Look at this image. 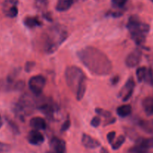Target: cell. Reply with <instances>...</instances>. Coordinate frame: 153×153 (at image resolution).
<instances>
[{
    "mask_svg": "<svg viewBox=\"0 0 153 153\" xmlns=\"http://www.w3.org/2000/svg\"><path fill=\"white\" fill-rule=\"evenodd\" d=\"M7 123H8L9 126L10 127V128H11V130L13 131V132L14 133V134H19V128H18L17 126H16L13 121L7 120Z\"/></svg>",
    "mask_w": 153,
    "mask_h": 153,
    "instance_id": "obj_28",
    "label": "cell"
},
{
    "mask_svg": "<svg viewBox=\"0 0 153 153\" xmlns=\"http://www.w3.org/2000/svg\"><path fill=\"white\" fill-rule=\"evenodd\" d=\"M115 137H116V132L115 131H110L107 134V140L110 144H112L114 141Z\"/></svg>",
    "mask_w": 153,
    "mask_h": 153,
    "instance_id": "obj_30",
    "label": "cell"
},
{
    "mask_svg": "<svg viewBox=\"0 0 153 153\" xmlns=\"http://www.w3.org/2000/svg\"><path fill=\"white\" fill-rule=\"evenodd\" d=\"M27 140L30 144L37 146V145L43 143L45 139L44 136L39 130L33 129L28 132V136H27Z\"/></svg>",
    "mask_w": 153,
    "mask_h": 153,
    "instance_id": "obj_11",
    "label": "cell"
},
{
    "mask_svg": "<svg viewBox=\"0 0 153 153\" xmlns=\"http://www.w3.org/2000/svg\"><path fill=\"white\" fill-rule=\"evenodd\" d=\"M95 111L97 114H99L101 117H103L106 118V119H109L110 117H111V113L109 111L105 110V109L101 108H97L95 109Z\"/></svg>",
    "mask_w": 153,
    "mask_h": 153,
    "instance_id": "obj_24",
    "label": "cell"
},
{
    "mask_svg": "<svg viewBox=\"0 0 153 153\" xmlns=\"http://www.w3.org/2000/svg\"><path fill=\"white\" fill-rule=\"evenodd\" d=\"M65 80L68 88L76 94L79 85L87 80V76L83 70L77 66H69L65 70Z\"/></svg>",
    "mask_w": 153,
    "mask_h": 153,
    "instance_id": "obj_4",
    "label": "cell"
},
{
    "mask_svg": "<svg viewBox=\"0 0 153 153\" xmlns=\"http://www.w3.org/2000/svg\"><path fill=\"white\" fill-rule=\"evenodd\" d=\"M24 24L26 27L30 28H34V27L40 26L42 25V22L40 19L36 16H26L23 20Z\"/></svg>",
    "mask_w": 153,
    "mask_h": 153,
    "instance_id": "obj_17",
    "label": "cell"
},
{
    "mask_svg": "<svg viewBox=\"0 0 153 153\" xmlns=\"http://www.w3.org/2000/svg\"><path fill=\"white\" fill-rule=\"evenodd\" d=\"M73 2V0H58L55 5V9L58 12L67 11L72 7Z\"/></svg>",
    "mask_w": 153,
    "mask_h": 153,
    "instance_id": "obj_15",
    "label": "cell"
},
{
    "mask_svg": "<svg viewBox=\"0 0 153 153\" xmlns=\"http://www.w3.org/2000/svg\"><path fill=\"white\" fill-rule=\"evenodd\" d=\"M150 1H152V2H153V0H150Z\"/></svg>",
    "mask_w": 153,
    "mask_h": 153,
    "instance_id": "obj_36",
    "label": "cell"
},
{
    "mask_svg": "<svg viewBox=\"0 0 153 153\" xmlns=\"http://www.w3.org/2000/svg\"><path fill=\"white\" fill-rule=\"evenodd\" d=\"M34 66H35V63L34 61H28L25 65V70L27 73H28V72L31 71V70L34 68Z\"/></svg>",
    "mask_w": 153,
    "mask_h": 153,
    "instance_id": "obj_31",
    "label": "cell"
},
{
    "mask_svg": "<svg viewBox=\"0 0 153 153\" xmlns=\"http://www.w3.org/2000/svg\"><path fill=\"white\" fill-rule=\"evenodd\" d=\"M48 153H50V152H48Z\"/></svg>",
    "mask_w": 153,
    "mask_h": 153,
    "instance_id": "obj_38",
    "label": "cell"
},
{
    "mask_svg": "<svg viewBox=\"0 0 153 153\" xmlns=\"http://www.w3.org/2000/svg\"><path fill=\"white\" fill-rule=\"evenodd\" d=\"M2 125H3L2 120H1V115H0V128H1V127L2 126Z\"/></svg>",
    "mask_w": 153,
    "mask_h": 153,
    "instance_id": "obj_35",
    "label": "cell"
},
{
    "mask_svg": "<svg viewBox=\"0 0 153 153\" xmlns=\"http://www.w3.org/2000/svg\"><path fill=\"white\" fill-rule=\"evenodd\" d=\"M35 106H37L36 102L30 96L24 95L15 105L14 112L17 117L24 118L32 113Z\"/></svg>",
    "mask_w": 153,
    "mask_h": 153,
    "instance_id": "obj_5",
    "label": "cell"
},
{
    "mask_svg": "<svg viewBox=\"0 0 153 153\" xmlns=\"http://www.w3.org/2000/svg\"><path fill=\"white\" fill-rule=\"evenodd\" d=\"M70 125H71V122H70V120L68 118V119H67L65 121H64L63 125L61 126V131H67V130L70 128Z\"/></svg>",
    "mask_w": 153,
    "mask_h": 153,
    "instance_id": "obj_29",
    "label": "cell"
},
{
    "mask_svg": "<svg viewBox=\"0 0 153 153\" xmlns=\"http://www.w3.org/2000/svg\"><path fill=\"white\" fill-rule=\"evenodd\" d=\"M79 59L83 65L96 76H107L112 72L113 65L108 57L100 49L86 46L77 52Z\"/></svg>",
    "mask_w": 153,
    "mask_h": 153,
    "instance_id": "obj_1",
    "label": "cell"
},
{
    "mask_svg": "<svg viewBox=\"0 0 153 153\" xmlns=\"http://www.w3.org/2000/svg\"><path fill=\"white\" fill-rule=\"evenodd\" d=\"M100 123H101V119H100V117H94L91 121V125L95 128L98 127L100 125Z\"/></svg>",
    "mask_w": 153,
    "mask_h": 153,
    "instance_id": "obj_27",
    "label": "cell"
},
{
    "mask_svg": "<svg viewBox=\"0 0 153 153\" xmlns=\"http://www.w3.org/2000/svg\"><path fill=\"white\" fill-rule=\"evenodd\" d=\"M144 81L146 82V83H149L150 84V85H152L153 84V73L152 70H150V69L148 70Z\"/></svg>",
    "mask_w": 153,
    "mask_h": 153,
    "instance_id": "obj_26",
    "label": "cell"
},
{
    "mask_svg": "<svg viewBox=\"0 0 153 153\" xmlns=\"http://www.w3.org/2000/svg\"><path fill=\"white\" fill-rule=\"evenodd\" d=\"M136 143H138L146 147V149H149L153 148V137H149V138H139L137 140Z\"/></svg>",
    "mask_w": 153,
    "mask_h": 153,
    "instance_id": "obj_20",
    "label": "cell"
},
{
    "mask_svg": "<svg viewBox=\"0 0 153 153\" xmlns=\"http://www.w3.org/2000/svg\"><path fill=\"white\" fill-rule=\"evenodd\" d=\"M100 153H109V152L106 148L102 147L101 149H100Z\"/></svg>",
    "mask_w": 153,
    "mask_h": 153,
    "instance_id": "obj_34",
    "label": "cell"
},
{
    "mask_svg": "<svg viewBox=\"0 0 153 153\" xmlns=\"http://www.w3.org/2000/svg\"><path fill=\"white\" fill-rule=\"evenodd\" d=\"M132 112V108L130 105L125 104L123 105L119 106L117 108V114L120 117H126L129 116Z\"/></svg>",
    "mask_w": 153,
    "mask_h": 153,
    "instance_id": "obj_16",
    "label": "cell"
},
{
    "mask_svg": "<svg viewBox=\"0 0 153 153\" xmlns=\"http://www.w3.org/2000/svg\"><path fill=\"white\" fill-rule=\"evenodd\" d=\"M141 57V51H140L139 49H134L132 52H130L126 58V65L129 68H134V67H137L139 63L140 62Z\"/></svg>",
    "mask_w": 153,
    "mask_h": 153,
    "instance_id": "obj_9",
    "label": "cell"
},
{
    "mask_svg": "<svg viewBox=\"0 0 153 153\" xmlns=\"http://www.w3.org/2000/svg\"><path fill=\"white\" fill-rule=\"evenodd\" d=\"M0 153H3V152H0Z\"/></svg>",
    "mask_w": 153,
    "mask_h": 153,
    "instance_id": "obj_37",
    "label": "cell"
},
{
    "mask_svg": "<svg viewBox=\"0 0 153 153\" xmlns=\"http://www.w3.org/2000/svg\"><path fill=\"white\" fill-rule=\"evenodd\" d=\"M50 153H67L66 142L58 137H53L49 142Z\"/></svg>",
    "mask_w": 153,
    "mask_h": 153,
    "instance_id": "obj_8",
    "label": "cell"
},
{
    "mask_svg": "<svg viewBox=\"0 0 153 153\" xmlns=\"http://www.w3.org/2000/svg\"><path fill=\"white\" fill-rule=\"evenodd\" d=\"M67 31L61 27H52L42 37V48L45 53L52 54L67 38Z\"/></svg>",
    "mask_w": 153,
    "mask_h": 153,
    "instance_id": "obj_2",
    "label": "cell"
},
{
    "mask_svg": "<svg viewBox=\"0 0 153 153\" xmlns=\"http://www.w3.org/2000/svg\"><path fill=\"white\" fill-rule=\"evenodd\" d=\"M10 149V146L8 144H6V143H2V142H0V152H4L9 151V149Z\"/></svg>",
    "mask_w": 153,
    "mask_h": 153,
    "instance_id": "obj_32",
    "label": "cell"
},
{
    "mask_svg": "<svg viewBox=\"0 0 153 153\" xmlns=\"http://www.w3.org/2000/svg\"><path fill=\"white\" fill-rule=\"evenodd\" d=\"M147 71L148 69L146 67H140L137 69V70H136V76H137V79L139 82L144 81Z\"/></svg>",
    "mask_w": 153,
    "mask_h": 153,
    "instance_id": "obj_19",
    "label": "cell"
},
{
    "mask_svg": "<svg viewBox=\"0 0 153 153\" xmlns=\"http://www.w3.org/2000/svg\"><path fill=\"white\" fill-rule=\"evenodd\" d=\"M142 107L148 116L153 115V96L145 97L142 101Z\"/></svg>",
    "mask_w": 153,
    "mask_h": 153,
    "instance_id": "obj_14",
    "label": "cell"
},
{
    "mask_svg": "<svg viewBox=\"0 0 153 153\" xmlns=\"http://www.w3.org/2000/svg\"><path fill=\"white\" fill-rule=\"evenodd\" d=\"M48 4H49L48 0H34L35 7L40 11H43V10H46Z\"/></svg>",
    "mask_w": 153,
    "mask_h": 153,
    "instance_id": "obj_23",
    "label": "cell"
},
{
    "mask_svg": "<svg viewBox=\"0 0 153 153\" xmlns=\"http://www.w3.org/2000/svg\"><path fill=\"white\" fill-rule=\"evenodd\" d=\"M30 126L33 128V129L37 130H44L46 128V120L43 119V117H35L30 120Z\"/></svg>",
    "mask_w": 153,
    "mask_h": 153,
    "instance_id": "obj_13",
    "label": "cell"
},
{
    "mask_svg": "<svg viewBox=\"0 0 153 153\" xmlns=\"http://www.w3.org/2000/svg\"><path fill=\"white\" fill-rule=\"evenodd\" d=\"M118 81H119V77H118V76H114V79H112V84L115 85V84L117 83Z\"/></svg>",
    "mask_w": 153,
    "mask_h": 153,
    "instance_id": "obj_33",
    "label": "cell"
},
{
    "mask_svg": "<svg viewBox=\"0 0 153 153\" xmlns=\"http://www.w3.org/2000/svg\"><path fill=\"white\" fill-rule=\"evenodd\" d=\"M3 12L6 16L14 18L18 14V8L16 1L15 0H5L3 4Z\"/></svg>",
    "mask_w": 153,
    "mask_h": 153,
    "instance_id": "obj_10",
    "label": "cell"
},
{
    "mask_svg": "<svg viewBox=\"0 0 153 153\" xmlns=\"http://www.w3.org/2000/svg\"><path fill=\"white\" fill-rule=\"evenodd\" d=\"M87 81H88V79L84 81V82L79 85V88H78V90L76 91V100H77L78 101H81V100L83 99V97H85V92H86L87 90Z\"/></svg>",
    "mask_w": 153,
    "mask_h": 153,
    "instance_id": "obj_18",
    "label": "cell"
},
{
    "mask_svg": "<svg viewBox=\"0 0 153 153\" xmlns=\"http://www.w3.org/2000/svg\"><path fill=\"white\" fill-rule=\"evenodd\" d=\"M128 0H111L112 5L117 8H121L124 7Z\"/></svg>",
    "mask_w": 153,
    "mask_h": 153,
    "instance_id": "obj_25",
    "label": "cell"
},
{
    "mask_svg": "<svg viewBox=\"0 0 153 153\" xmlns=\"http://www.w3.org/2000/svg\"><path fill=\"white\" fill-rule=\"evenodd\" d=\"M82 143L87 149H96L100 146V142L90 134L84 133L82 136Z\"/></svg>",
    "mask_w": 153,
    "mask_h": 153,
    "instance_id": "obj_12",
    "label": "cell"
},
{
    "mask_svg": "<svg viewBox=\"0 0 153 153\" xmlns=\"http://www.w3.org/2000/svg\"><path fill=\"white\" fill-rule=\"evenodd\" d=\"M134 87H135V82L132 77H130L127 80L124 86L119 92V97L123 99V102H127L129 99L132 97L133 92H134Z\"/></svg>",
    "mask_w": 153,
    "mask_h": 153,
    "instance_id": "obj_7",
    "label": "cell"
},
{
    "mask_svg": "<svg viewBox=\"0 0 153 153\" xmlns=\"http://www.w3.org/2000/svg\"><path fill=\"white\" fill-rule=\"evenodd\" d=\"M127 28L130 37L137 45H142L146 41V34L149 31V25L140 21L138 16L132 15L127 22Z\"/></svg>",
    "mask_w": 153,
    "mask_h": 153,
    "instance_id": "obj_3",
    "label": "cell"
},
{
    "mask_svg": "<svg viewBox=\"0 0 153 153\" xmlns=\"http://www.w3.org/2000/svg\"><path fill=\"white\" fill-rule=\"evenodd\" d=\"M126 140V137L124 135H120L115 141L111 144V148L114 150H117L122 146Z\"/></svg>",
    "mask_w": 153,
    "mask_h": 153,
    "instance_id": "obj_22",
    "label": "cell"
},
{
    "mask_svg": "<svg viewBox=\"0 0 153 153\" xmlns=\"http://www.w3.org/2000/svg\"><path fill=\"white\" fill-rule=\"evenodd\" d=\"M46 84V79L42 75H37L30 78L28 81V87L34 95L39 97L43 93Z\"/></svg>",
    "mask_w": 153,
    "mask_h": 153,
    "instance_id": "obj_6",
    "label": "cell"
},
{
    "mask_svg": "<svg viewBox=\"0 0 153 153\" xmlns=\"http://www.w3.org/2000/svg\"><path fill=\"white\" fill-rule=\"evenodd\" d=\"M149 149H146V147L142 146L140 143H136V144L128 150V152L129 153H147Z\"/></svg>",
    "mask_w": 153,
    "mask_h": 153,
    "instance_id": "obj_21",
    "label": "cell"
}]
</instances>
